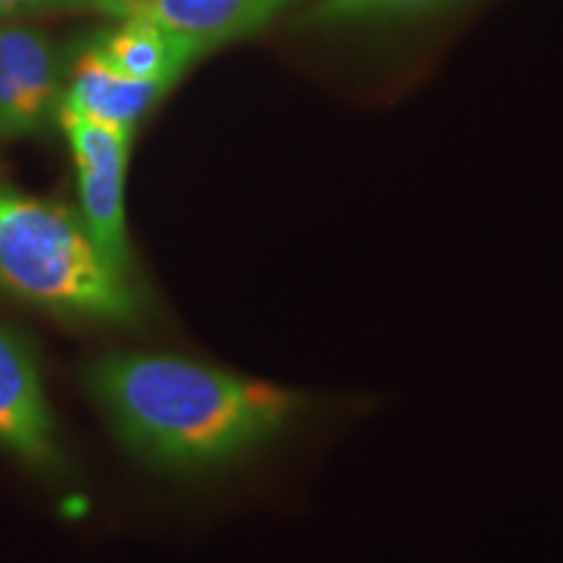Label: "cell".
Returning <instances> with one entry per match:
<instances>
[{"label": "cell", "mask_w": 563, "mask_h": 563, "mask_svg": "<svg viewBox=\"0 0 563 563\" xmlns=\"http://www.w3.org/2000/svg\"><path fill=\"white\" fill-rule=\"evenodd\" d=\"M0 449L42 475L60 473L58 428L30 344L0 323Z\"/></svg>", "instance_id": "obj_5"}, {"label": "cell", "mask_w": 563, "mask_h": 563, "mask_svg": "<svg viewBox=\"0 0 563 563\" xmlns=\"http://www.w3.org/2000/svg\"><path fill=\"white\" fill-rule=\"evenodd\" d=\"M0 290L63 319L133 327L144 302L66 203L0 186Z\"/></svg>", "instance_id": "obj_2"}, {"label": "cell", "mask_w": 563, "mask_h": 563, "mask_svg": "<svg viewBox=\"0 0 563 563\" xmlns=\"http://www.w3.org/2000/svg\"><path fill=\"white\" fill-rule=\"evenodd\" d=\"M170 87V81L129 79V76L115 74L87 47L76 60L74 76L63 97V110L133 133L141 118Z\"/></svg>", "instance_id": "obj_7"}, {"label": "cell", "mask_w": 563, "mask_h": 563, "mask_svg": "<svg viewBox=\"0 0 563 563\" xmlns=\"http://www.w3.org/2000/svg\"><path fill=\"white\" fill-rule=\"evenodd\" d=\"M112 431L170 473H207L285 439L311 410L300 391L162 352H108L84 371Z\"/></svg>", "instance_id": "obj_1"}, {"label": "cell", "mask_w": 563, "mask_h": 563, "mask_svg": "<svg viewBox=\"0 0 563 563\" xmlns=\"http://www.w3.org/2000/svg\"><path fill=\"white\" fill-rule=\"evenodd\" d=\"M115 19H146L178 34L199 55L256 32L292 0H91Z\"/></svg>", "instance_id": "obj_6"}, {"label": "cell", "mask_w": 563, "mask_h": 563, "mask_svg": "<svg viewBox=\"0 0 563 563\" xmlns=\"http://www.w3.org/2000/svg\"><path fill=\"white\" fill-rule=\"evenodd\" d=\"M104 66L129 79L178 81V76L199 58V51L178 34L146 19H123L121 26L104 32L89 45Z\"/></svg>", "instance_id": "obj_8"}, {"label": "cell", "mask_w": 563, "mask_h": 563, "mask_svg": "<svg viewBox=\"0 0 563 563\" xmlns=\"http://www.w3.org/2000/svg\"><path fill=\"white\" fill-rule=\"evenodd\" d=\"M60 125L76 162L81 220L104 258L115 269L131 274V245L123 207L131 131L112 129L68 110H60Z\"/></svg>", "instance_id": "obj_3"}, {"label": "cell", "mask_w": 563, "mask_h": 563, "mask_svg": "<svg viewBox=\"0 0 563 563\" xmlns=\"http://www.w3.org/2000/svg\"><path fill=\"white\" fill-rule=\"evenodd\" d=\"M439 3V0H321L316 5V21H355V19H373L389 16V13H407L420 11L426 5Z\"/></svg>", "instance_id": "obj_9"}, {"label": "cell", "mask_w": 563, "mask_h": 563, "mask_svg": "<svg viewBox=\"0 0 563 563\" xmlns=\"http://www.w3.org/2000/svg\"><path fill=\"white\" fill-rule=\"evenodd\" d=\"M74 3H91V0H0V16L60 9V5H74Z\"/></svg>", "instance_id": "obj_10"}, {"label": "cell", "mask_w": 563, "mask_h": 563, "mask_svg": "<svg viewBox=\"0 0 563 563\" xmlns=\"http://www.w3.org/2000/svg\"><path fill=\"white\" fill-rule=\"evenodd\" d=\"M66 60L45 32L0 24V136L45 133L60 121Z\"/></svg>", "instance_id": "obj_4"}]
</instances>
